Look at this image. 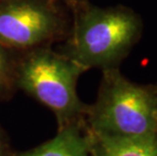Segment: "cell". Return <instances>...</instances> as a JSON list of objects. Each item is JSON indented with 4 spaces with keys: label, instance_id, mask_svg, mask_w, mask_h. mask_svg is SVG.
Here are the masks:
<instances>
[{
    "label": "cell",
    "instance_id": "cell-6",
    "mask_svg": "<svg viewBox=\"0 0 157 156\" xmlns=\"http://www.w3.org/2000/svg\"><path fill=\"white\" fill-rule=\"evenodd\" d=\"M11 156H89V138L81 131V122L72 123L58 129L51 140Z\"/></svg>",
    "mask_w": 157,
    "mask_h": 156
},
{
    "label": "cell",
    "instance_id": "cell-9",
    "mask_svg": "<svg viewBox=\"0 0 157 156\" xmlns=\"http://www.w3.org/2000/svg\"><path fill=\"white\" fill-rule=\"evenodd\" d=\"M10 149H9L7 138L0 128V156H11Z\"/></svg>",
    "mask_w": 157,
    "mask_h": 156
},
{
    "label": "cell",
    "instance_id": "cell-2",
    "mask_svg": "<svg viewBox=\"0 0 157 156\" xmlns=\"http://www.w3.org/2000/svg\"><path fill=\"white\" fill-rule=\"evenodd\" d=\"M86 71L64 54L44 46L26 51L16 63L15 83L25 93L51 109L61 129L82 122L87 107L77 94L79 76Z\"/></svg>",
    "mask_w": 157,
    "mask_h": 156
},
{
    "label": "cell",
    "instance_id": "cell-7",
    "mask_svg": "<svg viewBox=\"0 0 157 156\" xmlns=\"http://www.w3.org/2000/svg\"><path fill=\"white\" fill-rule=\"evenodd\" d=\"M16 63L10 50L0 44V98L6 97L16 87Z\"/></svg>",
    "mask_w": 157,
    "mask_h": 156
},
{
    "label": "cell",
    "instance_id": "cell-3",
    "mask_svg": "<svg viewBox=\"0 0 157 156\" xmlns=\"http://www.w3.org/2000/svg\"><path fill=\"white\" fill-rule=\"evenodd\" d=\"M102 71L96 101L86 108L88 130L115 136L157 135V89L129 80L119 68Z\"/></svg>",
    "mask_w": 157,
    "mask_h": 156
},
{
    "label": "cell",
    "instance_id": "cell-4",
    "mask_svg": "<svg viewBox=\"0 0 157 156\" xmlns=\"http://www.w3.org/2000/svg\"><path fill=\"white\" fill-rule=\"evenodd\" d=\"M55 0H0V44L9 50L45 46L63 31Z\"/></svg>",
    "mask_w": 157,
    "mask_h": 156
},
{
    "label": "cell",
    "instance_id": "cell-5",
    "mask_svg": "<svg viewBox=\"0 0 157 156\" xmlns=\"http://www.w3.org/2000/svg\"><path fill=\"white\" fill-rule=\"evenodd\" d=\"M89 156H157V135L115 136L87 131Z\"/></svg>",
    "mask_w": 157,
    "mask_h": 156
},
{
    "label": "cell",
    "instance_id": "cell-1",
    "mask_svg": "<svg viewBox=\"0 0 157 156\" xmlns=\"http://www.w3.org/2000/svg\"><path fill=\"white\" fill-rule=\"evenodd\" d=\"M141 34V18L132 9L88 4L74 15V24L63 54L85 70L118 68Z\"/></svg>",
    "mask_w": 157,
    "mask_h": 156
},
{
    "label": "cell",
    "instance_id": "cell-8",
    "mask_svg": "<svg viewBox=\"0 0 157 156\" xmlns=\"http://www.w3.org/2000/svg\"><path fill=\"white\" fill-rule=\"evenodd\" d=\"M55 1H60L65 4L73 12V15H75L89 4L88 0H55Z\"/></svg>",
    "mask_w": 157,
    "mask_h": 156
}]
</instances>
